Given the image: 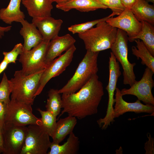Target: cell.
Listing matches in <instances>:
<instances>
[{
    "instance_id": "obj_19",
    "label": "cell",
    "mask_w": 154,
    "mask_h": 154,
    "mask_svg": "<svg viewBox=\"0 0 154 154\" xmlns=\"http://www.w3.org/2000/svg\"><path fill=\"white\" fill-rule=\"evenodd\" d=\"M21 2L33 18L51 16L52 0H22Z\"/></svg>"
},
{
    "instance_id": "obj_5",
    "label": "cell",
    "mask_w": 154,
    "mask_h": 154,
    "mask_svg": "<svg viewBox=\"0 0 154 154\" xmlns=\"http://www.w3.org/2000/svg\"><path fill=\"white\" fill-rule=\"evenodd\" d=\"M128 37L124 31L117 29L116 38L111 50L123 69V83L131 86L136 81L134 67L136 63H130L128 59Z\"/></svg>"
},
{
    "instance_id": "obj_38",
    "label": "cell",
    "mask_w": 154,
    "mask_h": 154,
    "mask_svg": "<svg viewBox=\"0 0 154 154\" xmlns=\"http://www.w3.org/2000/svg\"><path fill=\"white\" fill-rule=\"evenodd\" d=\"M70 0H52L53 2H55L57 4L64 3Z\"/></svg>"
},
{
    "instance_id": "obj_9",
    "label": "cell",
    "mask_w": 154,
    "mask_h": 154,
    "mask_svg": "<svg viewBox=\"0 0 154 154\" xmlns=\"http://www.w3.org/2000/svg\"><path fill=\"white\" fill-rule=\"evenodd\" d=\"M110 54L109 62V79L108 84L106 88L108 95L107 108L105 116L98 120L99 123L105 128H107L115 121L113 107L114 94L117 88L118 78L121 74L119 62L112 52Z\"/></svg>"
},
{
    "instance_id": "obj_28",
    "label": "cell",
    "mask_w": 154,
    "mask_h": 154,
    "mask_svg": "<svg viewBox=\"0 0 154 154\" xmlns=\"http://www.w3.org/2000/svg\"><path fill=\"white\" fill-rule=\"evenodd\" d=\"M115 14L112 13L108 16L102 19L88 21L78 24H75L68 28V30L73 34L81 33L89 30L98 23L106 21L109 18L113 17Z\"/></svg>"
},
{
    "instance_id": "obj_32",
    "label": "cell",
    "mask_w": 154,
    "mask_h": 154,
    "mask_svg": "<svg viewBox=\"0 0 154 154\" xmlns=\"http://www.w3.org/2000/svg\"><path fill=\"white\" fill-rule=\"evenodd\" d=\"M148 140L147 141L144 145V148L145 151V154H154V139L151 134L148 133L147 134Z\"/></svg>"
},
{
    "instance_id": "obj_15",
    "label": "cell",
    "mask_w": 154,
    "mask_h": 154,
    "mask_svg": "<svg viewBox=\"0 0 154 154\" xmlns=\"http://www.w3.org/2000/svg\"><path fill=\"white\" fill-rule=\"evenodd\" d=\"M63 23L61 19H55L51 16L33 18L32 23L38 29L43 40L50 41L58 35Z\"/></svg>"
},
{
    "instance_id": "obj_6",
    "label": "cell",
    "mask_w": 154,
    "mask_h": 154,
    "mask_svg": "<svg viewBox=\"0 0 154 154\" xmlns=\"http://www.w3.org/2000/svg\"><path fill=\"white\" fill-rule=\"evenodd\" d=\"M32 105L11 100L6 104L5 124L26 126L32 124L40 125L41 121L33 113Z\"/></svg>"
},
{
    "instance_id": "obj_39",
    "label": "cell",
    "mask_w": 154,
    "mask_h": 154,
    "mask_svg": "<svg viewBox=\"0 0 154 154\" xmlns=\"http://www.w3.org/2000/svg\"><path fill=\"white\" fill-rule=\"evenodd\" d=\"M148 2H150L154 3V0H145Z\"/></svg>"
},
{
    "instance_id": "obj_30",
    "label": "cell",
    "mask_w": 154,
    "mask_h": 154,
    "mask_svg": "<svg viewBox=\"0 0 154 154\" xmlns=\"http://www.w3.org/2000/svg\"><path fill=\"white\" fill-rule=\"evenodd\" d=\"M102 5L110 9L115 15H119L125 8L121 0H96Z\"/></svg>"
},
{
    "instance_id": "obj_34",
    "label": "cell",
    "mask_w": 154,
    "mask_h": 154,
    "mask_svg": "<svg viewBox=\"0 0 154 154\" xmlns=\"http://www.w3.org/2000/svg\"><path fill=\"white\" fill-rule=\"evenodd\" d=\"M138 0H121L125 9H130Z\"/></svg>"
},
{
    "instance_id": "obj_23",
    "label": "cell",
    "mask_w": 154,
    "mask_h": 154,
    "mask_svg": "<svg viewBox=\"0 0 154 154\" xmlns=\"http://www.w3.org/2000/svg\"><path fill=\"white\" fill-rule=\"evenodd\" d=\"M131 10L135 17L140 22H146L154 24V6L145 0H138Z\"/></svg>"
},
{
    "instance_id": "obj_33",
    "label": "cell",
    "mask_w": 154,
    "mask_h": 154,
    "mask_svg": "<svg viewBox=\"0 0 154 154\" xmlns=\"http://www.w3.org/2000/svg\"><path fill=\"white\" fill-rule=\"evenodd\" d=\"M6 104L0 101V129L2 132L4 126Z\"/></svg>"
},
{
    "instance_id": "obj_2",
    "label": "cell",
    "mask_w": 154,
    "mask_h": 154,
    "mask_svg": "<svg viewBox=\"0 0 154 154\" xmlns=\"http://www.w3.org/2000/svg\"><path fill=\"white\" fill-rule=\"evenodd\" d=\"M44 70L28 75L24 74L21 70L16 71L14 77L9 80L11 99L32 105Z\"/></svg>"
},
{
    "instance_id": "obj_7",
    "label": "cell",
    "mask_w": 154,
    "mask_h": 154,
    "mask_svg": "<svg viewBox=\"0 0 154 154\" xmlns=\"http://www.w3.org/2000/svg\"><path fill=\"white\" fill-rule=\"evenodd\" d=\"M50 41L43 40L29 50H24L20 55L19 61L21 64L23 73L28 75L43 70L47 65L45 59Z\"/></svg>"
},
{
    "instance_id": "obj_36",
    "label": "cell",
    "mask_w": 154,
    "mask_h": 154,
    "mask_svg": "<svg viewBox=\"0 0 154 154\" xmlns=\"http://www.w3.org/2000/svg\"><path fill=\"white\" fill-rule=\"evenodd\" d=\"M8 64L7 61L3 59L0 63V74L6 69Z\"/></svg>"
},
{
    "instance_id": "obj_24",
    "label": "cell",
    "mask_w": 154,
    "mask_h": 154,
    "mask_svg": "<svg viewBox=\"0 0 154 154\" xmlns=\"http://www.w3.org/2000/svg\"><path fill=\"white\" fill-rule=\"evenodd\" d=\"M134 41L136 45V46L131 47L132 54L137 57V59H141L142 65H145L154 72V56L151 54L140 40L137 39Z\"/></svg>"
},
{
    "instance_id": "obj_35",
    "label": "cell",
    "mask_w": 154,
    "mask_h": 154,
    "mask_svg": "<svg viewBox=\"0 0 154 154\" xmlns=\"http://www.w3.org/2000/svg\"><path fill=\"white\" fill-rule=\"evenodd\" d=\"M11 27V26L6 27L0 26V39L1 38L4 36L5 32H7L10 31Z\"/></svg>"
},
{
    "instance_id": "obj_29",
    "label": "cell",
    "mask_w": 154,
    "mask_h": 154,
    "mask_svg": "<svg viewBox=\"0 0 154 154\" xmlns=\"http://www.w3.org/2000/svg\"><path fill=\"white\" fill-rule=\"evenodd\" d=\"M11 93L9 80L4 73L0 83V101L5 104H8L10 101L9 96Z\"/></svg>"
},
{
    "instance_id": "obj_25",
    "label": "cell",
    "mask_w": 154,
    "mask_h": 154,
    "mask_svg": "<svg viewBox=\"0 0 154 154\" xmlns=\"http://www.w3.org/2000/svg\"><path fill=\"white\" fill-rule=\"evenodd\" d=\"M141 22V29L135 40H141L151 54L154 56V27L153 25L146 22Z\"/></svg>"
},
{
    "instance_id": "obj_26",
    "label": "cell",
    "mask_w": 154,
    "mask_h": 154,
    "mask_svg": "<svg viewBox=\"0 0 154 154\" xmlns=\"http://www.w3.org/2000/svg\"><path fill=\"white\" fill-rule=\"evenodd\" d=\"M37 110L41 116L40 118L41 124L39 126L52 138L56 128V117L48 111H43L40 108Z\"/></svg>"
},
{
    "instance_id": "obj_12",
    "label": "cell",
    "mask_w": 154,
    "mask_h": 154,
    "mask_svg": "<svg viewBox=\"0 0 154 154\" xmlns=\"http://www.w3.org/2000/svg\"><path fill=\"white\" fill-rule=\"evenodd\" d=\"M26 126L5 124L2 131L3 154H20L27 132Z\"/></svg>"
},
{
    "instance_id": "obj_8",
    "label": "cell",
    "mask_w": 154,
    "mask_h": 154,
    "mask_svg": "<svg viewBox=\"0 0 154 154\" xmlns=\"http://www.w3.org/2000/svg\"><path fill=\"white\" fill-rule=\"evenodd\" d=\"M20 154H46L51 142L49 136L39 125H29Z\"/></svg>"
},
{
    "instance_id": "obj_27",
    "label": "cell",
    "mask_w": 154,
    "mask_h": 154,
    "mask_svg": "<svg viewBox=\"0 0 154 154\" xmlns=\"http://www.w3.org/2000/svg\"><path fill=\"white\" fill-rule=\"evenodd\" d=\"M48 98L45 106L48 111L57 117L59 115L62 108L61 96L58 92V90L50 89L48 92Z\"/></svg>"
},
{
    "instance_id": "obj_16",
    "label": "cell",
    "mask_w": 154,
    "mask_h": 154,
    "mask_svg": "<svg viewBox=\"0 0 154 154\" xmlns=\"http://www.w3.org/2000/svg\"><path fill=\"white\" fill-rule=\"evenodd\" d=\"M76 40L70 34L62 36L58 35L51 40L47 49L45 61L47 66L55 58L60 56L74 45Z\"/></svg>"
},
{
    "instance_id": "obj_10",
    "label": "cell",
    "mask_w": 154,
    "mask_h": 154,
    "mask_svg": "<svg viewBox=\"0 0 154 154\" xmlns=\"http://www.w3.org/2000/svg\"><path fill=\"white\" fill-rule=\"evenodd\" d=\"M154 73L147 67L145 68L141 79L135 81L128 89L123 88L120 90L123 96L130 95L136 96L138 99L145 104L154 105V98L152 90L154 86L153 76Z\"/></svg>"
},
{
    "instance_id": "obj_22",
    "label": "cell",
    "mask_w": 154,
    "mask_h": 154,
    "mask_svg": "<svg viewBox=\"0 0 154 154\" xmlns=\"http://www.w3.org/2000/svg\"><path fill=\"white\" fill-rule=\"evenodd\" d=\"M79 138L72 132L69 134L67 141L63 144L51 142L50 151L48 154H75L79 149Z\"/></svg>"
},
{
    "instance_id": "obj_13",
    "label": "cell",
    "mask_w": 154,
    "mask_h": 154,
    "mask_svg": "<svg viewBox=\"0 0 154 154\" xmlns=\"http://www.w3.org/2000/svg\"><path fill=\"white\" fill-rule=\"evenodd\" d=\"M106 22L112 26L125 31L128 40L131 42L134 41L142 27V22L137 19L130 9H125L118 16L110 17Z\"/></svg>"
},
{
    "instance_id": "obj_11",
    "label": "cell",
    "mask_w": 154,
    "mask_h": 154,
    "mask_svg": "<svg viewBox=\"0 0 154 154\" xmlns=\"http://www.w3.org/2000/svg\"><path fill=\"white\" fill-rule=\"evenodd\" d=\"M76 50V47L73 45L64 53L55 58L47 65L41 76L39 87L35 94V97L41 93L50 80L59 76L65 70L72 61Z\"/></svg>"
},
{
    "instance_id": "obj_31",
    "label": "cell",
    "mask_w": 154,
    "mask_h": 154,
    "mask_svg": "<svg viewBox=\"0 0 154 154\" xmlns=\"http://www.w3.org/2000/svg\"><path fill=\"white\" fill-rule=\"evenodd\" d=\"M24 50L23 45L21 43L15 45L13 49L9 52H3V54L4 59L9 64L16 63V60L19 55Z\"/></svg>"
},
{
    "instance_id": "obj_37",
    "label": "cell",
    "mask_w": 154,
    "mask_h": 154,
    "mask_svg": "<svg viewBox=\"0 0 154 154\" xmlns=\"http://www.w3.org/2000/svg\"><path fill=\"white\" fill-rule=\"evenodd\" d=\"M3 151V140L2 131L0 129V154Z\"/></svg>"
},
{
    "instance_id": "obj_17",
    "label": "cell",
    "mask_w": 154,
    "mask_h": 154,
    "mask_svg": "<svg viewBox=\"0 0 154 154\" xmlns=\"http://www.w3.org/2000/svg\"><path fill=\"white\" fill-rule=\"evenodd\" d=\"M20 23L22 26L19 33L24 39L23 45L24 50H31L43 41L41 34L33 23H30L25 19L21 20Z\"/></svg>"
},
{
    "instance_id": "obj_3",
    "label": "cell",
    "mask_w": 154,
    "mask_h": 154,
    "mask_svg": "<svg viewBox=\"0 0 154 154\" xmlns=\"http://www.w3.org/2000/svg\"><path fill=\"white\" fill-rule=\"evenodd\" d=\"M117 29L104 21L78 35L87 50L100 52L111 48L116 38Z\"/></svg>"
},
{
    "instance_id": "obj_21",
    "label": "cell",
    "mask_w": 154,
    "mask_h": 154,
    "mask_svg": "<svg viewBox=\"0 0 154 154\" xmlns=\"http://www.w3.org/2000/svg\"><path fill=\"white\" fill-rule=\"evenodd\" d=\"M77 123L76 118L74 116H68L64 118L60 119L57 122L52 142L59 144L68 135L73 132Z\"/></svg>"
},
{
    "instance_id": "obj_4",
    "label": "cell",
    "mask_w": 154,
    "mask_h": 154,
    "mask_svg": "<svg viewBox=\"0 0 154 154\" xmlns=\"http://www.w3.org/2000/svg\"><path fill=\"white\" fill-rule=\"evenodd\" d=\"M99 52L87 50L74 74L58 92L70 94L76 92L85 84L98 71V58Z\"/></svg>"
},
{
    "instance_id": "obj_20",
    "label": "cell",
    "mask_w": 154,
    "mask_h": 154,
    "mask_svg": "<svg viewBox=\"0 0 154 154\" xmlns=\"http://www.w3.org/2000/svg\"><path fill=\"white\" fill-rule=\"evenodd\" d=\"M22 0H10L5 8L0 9V19L7 24L11 25L14 22H20L24 19L25 16L20 9Z\"/></svg>"
},
{
    "instance_id": "obj_18",
    "label": "cell",
    "mask_w": 154,
    "mask_h": 154,
    "mask_svg": "<svg viewBox=\"0 0 154 154\" xmlns=\"http://www.w3.org/2000/svg\"><path fill=\"white\" fill-rule=\"evenodd\" d=\"M56 7L64 12L69 11L73 9L80 12H88L100 9L108 8L96 0H70L57 4Z\"/></svg>"
},
{
    "instance_id": "obj_1",
    "label": "cell",
    "mask_w": 154,
    "mask_h": 154,
    "mask_svg": "<svg viewBox=\"0 0 154 154\" xmlns=\"http://www.w3.org/2000/svg\"><path fill=\"white\" fill-rule=\"evenodd\" d=\"M79 90L77 92L62 94L63 110L58 118L65 113L78 119L97 113L104 92L103 84L97 74Z\"/></svg>"
},
{
    "instance_id": "obj_14",
    "label": "cell",
    "mask_w": 154,
    "mask_h": 154,
    "mask_svg": "<svg viewBox=\"0 0 154 154\" xmlns=\"http://www.w3.org/2000/svg\"><path fill=\"white\" fill-rule=\"evenodd\" d=\"M120 90L116 88L114 98L115 105L114 107V119L119 117L127 112H134L136 113H146L153 114L154 112V105L149 104H144L137 99L134 102H128L124 100Z\"/></svg>"
}]
</instances>
